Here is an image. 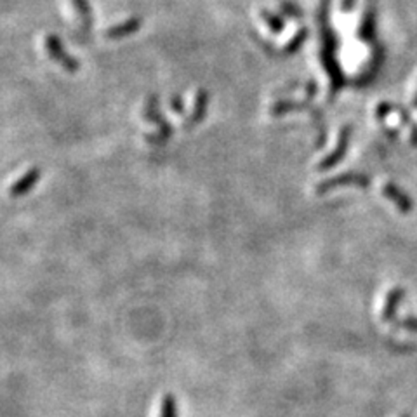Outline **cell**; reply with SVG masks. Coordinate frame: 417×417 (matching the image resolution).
I'll return each instance as SVG.
<instances>
[{"label":"cell","mask_w":417,"mask_h":417,"mask_svg":"<svg viewBox=\"0 0 417 417\" xmlns=\"http://www.w3.org/2000/svg\"><path fill=\"white\" fill-rule=\"evenodd\" d=\"M341 186L367 188L370 186V178L367 174H360V172H346V174H341V176L332 178V180L322 181L320 184H317L315 190L319 195H325Z\"/></svg>","instance_id":"obj_1"},{"label":"cell","mask_w":417,"mask_h":417,"mask_svg":"<svg viewBox=\"0 0 417 417\" xmlns=\"http://www.w3.org/2000/svg\"><path fill=\"white\" fill-rule=\"evenodd\" d=\"M350 136H352V127H344L339 134V143H337L336 150H332V153L329 157L323 158L322 162L319 164L320 171H329L332 169L334 165L339 164L343 160V157L346 155L348 151V145H350Z\"/></svg>","instance_id":"obj_5"},{"label":"cell","mask_w":417,"mask_h":417,"mask_svg":"<svg viewBox=\"0 0 417 417\" xmlns=\"http://www.w3.org/2000/svg\"><path fill=\"white\" fill-rule=\"evenodd\" d=\"M75 8H77L78 14L84 16L85 19L89 18V8L87 4H85V0H75Z\"/></svg>","instance_id":"obj_11"},{"label":"cell","mask_w":417,"mask_h":417,"mask_svg":"<svg viewBox=\"0 0 417 417\" xmlns=\"http://www.w3.org/2000/svg\"><path fill=\"white\" fill-rule=\"evenodd\" d=\"M405 297V289L402 287H393L385 299V308H383V322H395L396 320V311H398L400 303Z\"/></svg>","instance_id":"obj_6"},{"label":"cell","mask_w":417,"mask_h":417,"mask_svg":"<svg viewBox=\"0 0 417 417\" xmlns=\"http://www.w3.org/2000/svg\"><path fill=\"white\" fill-rule=\"evenodd\" d=\"M205 105H207V98H205L204 92H198L197 96V105L193 107V115H191L190 122H195L197 124L198 120H202L205 115Z\"/></svg>","instance_id":"obj_9"},{"label":"cell","mask_w":417,"mask_h":417,"mask_svg":"<svg viewBox=\"0 0 417 417\" xmlns=\"http://www.w3.org/2000/svg\"><path fill=\"white\" fill-rule=\"evenodd\" d=\"M138 23H141V21H138V19H131L129 23H122V25H118L117 28H114L108 32V37L117 39V37H122V35H127V33L134 32L136 26H138Z\"/></svg>","instance_id":"obj_8"},{"label":"cell","mask_w":417,"mask_h":417,"mask_svg":"<svg viewBox=\"0 0 417 417\" xmlns=\"http://www.w3.org/2000/svg\"><path fill=\"white\" fill-rule=\"evenodd\" d=\"M160 417H178L176 398L172 395H165L164 398H162Z\"/></svg>","instance_id":"obj_7"},{"label":"cell","mask_w":417,"mask_h":417,"mask_svg":"<svg viewBox=\"0 0 417 417\" xmlns=\"http://www.w3.org/2000/svg\"><path fill=\"white\" fill-rule=\"evenodd\" d=\"M400 417H409V416H400Z\"/></svg>","instance_id":"obj_13"},{"label":"cell","mask_w":417,"mask_h":417,"mask_svg":"<svg viewBox=\"0 0 417 417\" xmlns=\"http://www.w3.org/2000/svg\"><path fill=\"white\" fill-rule=\"evenodd\" d=\"M383 193L388 200H392L395 204V207L398 208V213L402 214H410L414 211V202L398 184L395 183H386L383 186Z\"/></svg>","instance_id":"obj_4"},{"label":"cell","mask_w":417,"mask_h":417,"mask_svg":"<svg viewBox=\"0 0 417 417\" xmlns=\"http://www.w3.org/2000/svg\"><path fill=\"white\" fill-rule=\"evenodd\" d=\"M393 323H395L396 327H400V329L417 334V317H403V319L395 320Z\"/></svg>","instance_id":"obj_10"},{"label":"cell","mask_w":417,"mask_h":417,"mask_svg":"<svg viewBox=\"0 0 417 417\" xmlns=\"http://www.w3.org/2000/svg\"><path fill=\"white\" fill-rule=\"evenodd\" d=\"M41 176H42V172L39 167L28 169V171H26L25 174H23L18 181H16V183L11 184V188H9V197H12V198L25 197L26 193H30L33 188L37 186V183L41 181Z\"/></svg>","instance_id":"obj_2"},{"label":"cell","mask_w":417,"mask_h":417,"mask_svg":"<svg viewBox=\"0 0 417 417\" xmlns=\"http://www.w3.org/2000/svg\"><path fill=\"white\" fill-rule=\"evenodd\" d=\"M352 4H353V0H344V8H352Z\"/></svg>","instance_id":"obj_12"},{"label":"cell","mask_w":417,"mask_h":417,"mask_svg":"<svg viewBox=\"0 0 417 417\" xmlns=\"http://www.w3.org/2000/svg\"><path fill=\"white\" fill-rule=\"evenodd\" d=\"M45 51H47L49 56H51L54 61H58L66 72H75V70L78 68L77 61L66 54L61 45V41H59L58 37H54V35H47V37H45Z\"/></svg>","instance_id":"obj_3"}]
</instances>
